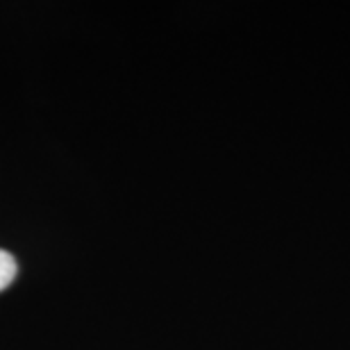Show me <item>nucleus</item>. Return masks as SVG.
Segmentation results:
<instances>
[{
  "label": "nucleus",
  "mask_w": 350,
  "mask_h": 350,
  "mask_svg": "<svg viewBox=\"0 0 350 350\" xmlns=\"http://www.w3.org/2000/svg\"><path fill=\"white\" fill-rule=\"evenodd\" d=\"M16 273H18V264L14 260V255L7 253V250H0V291L7 289L14 282Z\"/></svg>",
  "instance_id": "obj_1"
}]
</instances>
